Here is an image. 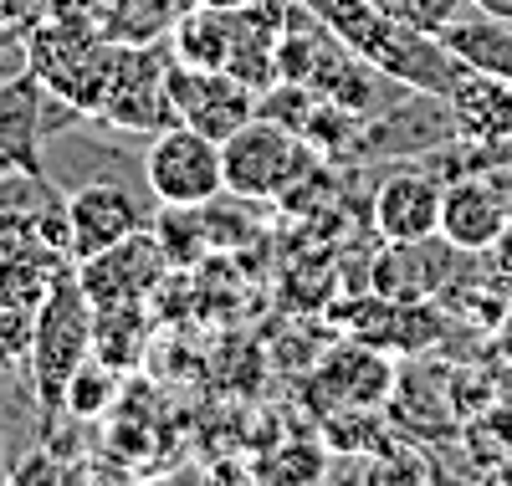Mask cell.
Segmentation results:
<instances>
[{"instance_id":"cell-14","label":"cell","mask_w":512,"mask_h":486,"mask_svg":"<svg viewBox=\"0 0 512 486\" xmlns=\"http://www.w3.org/2000/svg\"><path fill=\"white\" fill-rule=\"evenodd\" d=\"M441 200H446V180L436 169H395L374 190V231L384 241L441 236Z\"/></svg>"},{"instance_id":"cell-15","label":"cell","mask_w":512,"mask_h":486,"mask_svg":"<svg viewBox=\"0 0 512 486\" xmlns=\"http://www.w3.org/2000/svg\"><path fill=\"white\" fill-rule=\"evenodd\" d=\"M318 379L333 389L338 410H364V405H379L384 394L395 389L390 364H384L374 348H338V353H328V364H318Z\"/></svg>"},{"instance_id":"cell-18","label":"cell","mask_w":512,"mask_h":486,"mask_svg":"<svg viewBox=\"0 0 512 486\" xmlns=\"http://www.w3.org/2000/svg\"><path fill=\"white\" fill-rule=\"evenodd\" d=\"M190 6H200V0H108L103 6V36L108 41H134V47L169 41V31L180 26V16Z\"/></svg>"},{"instance_id":"cell-24","label":"cell","mask_w":512,"mask_h":486,"mask_svg":"<svg viewBox=\"0 0 512 486\" xmlns=\"http://www.w3.org/2000/svg\"><path fill=\"white\" fill-rule=\"evenodd\" d=\"M492 353H497V359L502 364H512V313L497 323V338H492Z\"/></svg>"},{"instance_id":"cell-7","label":"cell","mask_w":512,"mask_h":486,"mask_svg":"<svg viewBox=\"0 0 512 486\" xmlns=\"http://www.w3.org/2000/svg\"><path fill=\"white\" fill-rule=\"evenodd\" d=\"M144 180L154 205L175 210H205L226 195V169H221V139L200 134L190 123H169L144 144Z\"/></svg>"},{"instance_id":"cell-13","label":"cell","mask_w":512,"mask_h":486,"mask_svg":"<svg viewBox=\"0 0 512 486\" xmlns=\"http://www.w3.org/2000/svg\"><path fill=\"white\" fill-rule=\"evenodd\" d=\"M456 256H466V251H456L446 236L384 241V251L369 267V287H374V297H390V302H425L436 287H446Z\"/></svg>"},{"instance_id":"cell-9","label":"cell","mask_w":512,"mask_h":486,"mask_svg":"<svg viewBox=\"0 0 512 486\" xmlns=\"http://www.w3.org/2000/svg\"><path fill=\"white\" fill-rule=\"evenodd\" d=\"M164 261L169 256H164L154 226H144V231H134L128 241H118L98 256H82L72 272H77V287L88 292L93 307H123V302H144L159 287Z\"/></svg>"},{"instance_id":"cell-11","label":"cell","mask_w":512,"mask_h":486,"mask_svg":"<svg viewBox=\"0 0 512 486\" xmlns=\"http://www.w3.org/2000/svg\"><path fill=\"white\" fill-rule=\"evenodd\" d=\"M507 231H512V205H507L502 180H487V174H456V180H446L441 236L456 251H497Z\"/></svg>"},{"instance_id":"cell-12","label":"cell","mask_w":512,"mask_h":486,"mask_svg":"<svg viewBox=\"0 0 512 486\" xmlns=\"http://www.w3.org/2000/svg\"><path fill=\"white\" fill-rule=\"evenodd\" d=\"M446 103L456 118V139L482 149L487 169H502V144L512 139V77L466 67V77L446 93Z\"/></svg>"},{"instance_id":"cell-2","label":"cell","mask_w":512,"mask_h":486,"mask_svg":"<svg viewBox=\"0 0 512 486\" xmlns=\"http://www.w3.org/2000/svg\"><path fill=\"white\" fill-rule=\"evenodd\" d=\"M93 359V302L77 287V272H67L47 302L36 307V333H31V359L26 379L41 405V440H47L62 420V389L77 374V364Z\"/></svg>"},{"instance_id":"cell-10","label":"cell","mask_w":512,"mask_h":486,"mask_svg":"<svg viewBox=\"0 0 512 486\" xmlns=\"http://www.w3.org/2000/svg\"><path fill=\"white\" fill-rule=\"evenodd\" d=\"M169 98H175L180 123L200 128L210 139H231L246 118H256V87H246L231 72H205V67H169Z\"/></svg>"},{"instance_id":"cell-17","label":"cell","mask_w":512,"mask_h":486,"mask_svg":"<svg viewBox=\"0 0 512 486\" xmlns=\"http://www.w3.org/2000/svg\"><path fill=\"white\" fill-rule=\"evenodd\" d=\"M149 348V318L144 302H123V307H93V359L108 364L113 374L144 364Z\"/></svg>"},{"instance_id":"cell-1","label":"cell","mask_w":512,"mask_h":486,"mask_svg":"<svg viewBox=\"0 0 512 486\" xmlns=\"http://www.w3.org/2000/svg\"><path fill=\"white\" fill-rule=\"evenodd\" d=\"M303 6L318 21H328L333 36H344V47H354L374 72L395 77L405 87L451 93V87L466 77V62L446 47L441 36L395 21L390 11H379L374 0H303Z\"/></svg>"},{"instance_id":"cell-8","label":"cell","mask_w":512,"mask_h":486,"mask_svg":"<svg viewBox=\"0 0 512 486\" xmlns=\"http://www.w3.org/2000/svg\"><path fill=\"white\" fill-rule=\"evenodd\" d=\"M149 210H154V195L123 180H88L67 190V256L82 261L128 241L134 231L154 226Z\"/></svg>"},{"instance_id":"cell-29","label":"cell","mask_w":512,"mask_h":486,"mask_svg":"<svg viewBox=\"0 0 512 486\" xmlns=\"http://www.w3.org/2000/svg\"><path fill=\"white\" fill-rule=\"evenodd\" d=\"M0 47H16V36H0Z\"/></svg>"},{"instance_id":"cell-26","label":"cell","mask_w":512,"mask_h":486,"mask_svg":"<svg viewBox=\"0 0 512 486\" xmlns=\"http://www.w3.org/2000/svg\"><path fill=\"white\" fill-rule=\"evenodd\" d=\"M200 6H246V0H200Z\"/></svg>"},{"instance_id":"cell-4","label":"cell","mask_w":512,"mask_h":486,"mask_svg":"<svg viewBox=\"0 0 512 486\" xmlns=\"http://www.w3.org/2000/svg\"><path fill=\"white\" fill-rule=\"evenodd\" d=\"M169 67H175L169 41H149V47L113 41L93 118H103L108 128H123V134H144V139H154L169 123H180L175 98H169Z\"/></svg>"},{"instance_id":"cell-23","label":"cell","mask_w":512,"mask_h":486,"mask_svg":"<svg viewBox=\"0 0 512 486\" xmlns=\"http://www.w3.org/2000/svg\"><path fill=\"white\" fill-rule=\"evenodd\" d=\"M103 6H108V0H47V16H57V21H93V26H103Z\"/></svg>"},{"instance_id":"cell-21","label":"cell","mask_w":512,"mask_h":486,"mask_svg":"<svg viewBox=\"0 0 512 486\" xmlns=\"http://www.w3.org/2000/svg\"><path fill=\"white\" fill-rule=\"evenodd\" d=\"M31 333H36V313L21 307H0V374H21L31 359Z\"/></svg>"},{"instance_id":"cell-16","label":"cell","mask_w":512,"mask_h":486,"mask_svg":"<svg viewBox=\"0 0 512 486\" xmlns=\"http://www.w3.org/2000/svg\"><path fill=\"white\" fill-rule=\"evenodd\" d=\"M441 41L466 62V67H477V72H497V77H512V21L502 16H487V11H461Z\"/></svg>"},{"instance_id":"cell-5","label":"cell","mask_w":512,"mask_h":486,"mask_svg":"<svg viewBox=\"0 0 512 486\" xmlns=\"http://www.w3.org/2000/svg\"><path fill=\"white\" fill-rule=\"evenodd\" d=\"M21 47H26V67L47 82L52 93L72 98L82 113L93 118L98 93H103V77H108V57H113V41L103 36V26L47 16L21 41Z\"/></svg>"},{"instance_id":"cell-28","label":"cell","mask_w":512,"mask_h":486,"mask_svg":"<svg viewBox=\"0 0 512 486\" xmlns=\"http://www.w3.org/2000/svg\"><path fill=\"white\" fill-rule=\"evenodd\" d=\"M0 456H6V425H0Z\"/></svg>"},{"instance_id":"cell-25","label":"cell","mask_w":512,"mask_h":486,"mask_svg":"<svg viewBox=\"0 0 512 486\" xmlns=\"http://www.w3.org/2000/svg\"><path fill=\"white\" fill-rule=\"evenodd\" d=\"M477 11H487V16H502V21H512V0H472Z\"/></svg>"},{"instance_id":"cell-20","label":"cell","mask_w":512,"mask_h":486,"mask_svg":"<svg viewBox=\"0 0 512 486\" xmlns=\"http://www.w3.org/2000/svg\"><path fill=\"white\" fill-rule=\"evenodd\" d=\"M379 11H390L395 21H405V26H415V31H431V36H441L461 11H472V0H374Z\"/></svg>"},{"instance_id":"cell-19","label":"cell","mask_w":512,"mask_h":486,"mask_svg":"<svg viewBox=\"0 0 512 486\" xmlns=\"http://www.w3.org/2000/svg\"><path fill=\"white\" fill-rule=\"evenodd\" d=\"M113 394H118V379L108 364L88 359V364H77V374L67 379L62 389V415L67 420H98L108 405H113Z\"/></svg>"},{"instance_id":"cell-3","label":"cell","mask_w":512,"mask_h":486,"mask_svg":"<svg viewBox=\"0 0 512 486\" xmlns=\"http://www.w3.org/2000/svg\"><path fill=\"white\" fill-rule=\"evenodd\" d=\"M318 149L272 118H246L231 139H221L226 190L236 200H287L318 174Z\"/></svg>"},{"instance_id":"cell-6","label":"cell","mask_w":512,"mask_h":486,"mask_svg":"<svg viewBox=\"0 0 512 486\" xmlns=\"http://www.w3.org/2000/svg\"><path fill=\"white\" fill-rule=\"evenodd\" d=\"M456 144V118H451V103L446 93H425V87H400V93L374 108L359 134L349 144L344 159H364V164H379V159H425Z\"/></svg>"},{"instance_id":"cell-27","label":"cell","mask_w":512,"mask_h":486,"mask_svg":"<svg viewBox=\"0 0 512 486\" xmlns=\"http://www.w3.org/2000/svg\"><path fill=\"white\" fill-rule=\"evenodd\" d=\"M502 169H512V139L502 144Z\"/></svg>"},{"instance_id":"cell-22","label":"cell","mask_w":512,"mask_h":486,"mask_svg":"<svg viewBox=\"0 0 512 486\" xmlns=\"http://www.w3.org/2000/svg\"><path fill=\"white\" fill-rule=\"evenodd\" d=\"M41 21H47V0H0V36L26 41Z\"/></svg>"}]
</instances>
